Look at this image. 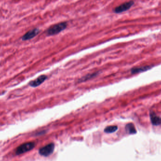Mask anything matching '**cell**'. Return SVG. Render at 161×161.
<instances>
[{
    "label": "cell",
    "mask_w": 161,
    "mask_h": 161,
    "mask_svg": "<svg viewBox=\"0 0 161 161\" xmlns=\"http://www.w3.org/2000/svg\"><path fill=\"white\" fill-rule=\"evenodd\" d=\"M68 26L67 22H62L51 26L46 30V35L48 36L56 35L65 30Z\"/></svg>",
    "instance_id": "obj_1"
},
{
    "label": "cell",
    "mask_w": 161,
    "mask_h": 161,
    "mask_svg": "<svg viewBox=\"0 0 161 161\" xmlns=\"http://www.w3.org/2000/svg\"><path fill=\"white\" fill-rule=\"evenodd\" d=\"M35 147V143L34 142H27L23 144L16 148V155H21L28 152L33 149Z\"/></svg>",
    "instance_id": "obj_2"
},
{
    "label": "cell",
    "mask_w": 161,
    "mask_h": 161,
    "mask_svg": "<svg viewBox=\"0 0 161 161\" xmlns=\"http://www.w3.org/2000/svg\"><path fill=\"white\" fill-rule=\"evenodd\" d=\"M134 4V1H130L124 2V3L119 5L118 6L115 8L113 11L115 13H120L126 12L133 6Z\"/></svg>",
    "instance_id": "obj_3"
},
{
    "label": "cell",
    "mask_w": 161,
    "mask_h": 161,
    "mask_svg": "<svg viewBox=\"0 0 161 161\" xmlns=\"http://www.w3.org/2000/svg\"><path fill=\"white\" fill-rule=\"evenodd\" d=\"M55 145L53 143H50L42 147L39 150V154L42 156H48L53 152Z\"/></svg>",
    "instance_id": "obj_4"
},
{
    "label": "cell",
    "mask_w": 161,
    "mask_h": 161,
    "mask_svg": "<svg viewBox=\"0 0 161 161\" xmlns=\"http://www.w3.org/2000/svg\"><path fill=\"white\" fill-rule=\"evenodd\" d=\"M47 79V76L45 75L40 76L35 80L31 81L29 82V85L33 88H36L41 85Z\"/></svg>",
    "instance_id": "obj_5"
},
{
    "label": "cell",
    "mask_w": 161,
    "mask_h": 161,
    "mask_svg": "<svg viewBox=\"0 0 161 161\" xmlns=\"http://www.w3.org/2000/svg\"><path fill=\"white\" fill-rule=\"evenodd\" d=\"M39 32H40L39 29L37 28H34L26 33L22 37V39L24 41L31 39L36 36L39 34Z\"/></svg>",
    "instance_id": "obj_6"
},
{
    "label": "cell",
    "mask_w": 161,
    "mask_h": 161,
    "mask_svg": "<svg viewBox=\"0 0 161 161\" xmlns=\"http://www.w3.org/2000/svg\"><path fill=\"white\" fill-rule=\"evenodd\" d=\"M152 67V66H149V65L136 67L133 68L131 69V73L133 74L139 73H142V72H144V71H147L149 69H151Z\"/></svg>",
    "instance_id": "obj_7"
},
{
    "label": "cell",
    "mask_w": 161,
    "mask_h": 161,
    "mask_svg": "<svg viewBox=\"0 0 161 161\" xmlns=\"http://www.w3.org/2000/svg\"><path fill=\"white\" fill-rule=\"evenodd\" d=\"M151 122L155 126H158L161 124V118L156 115L154 113L150 114Z\"/></svg>",
    "instance_id": "obj_8"
},
{
    "label": "cell",
    "mask_w": 161,
    "mask_h": 161,
    "mask_svg": "<svg viewBox=\"0 0 161 161\" xmlns=\"http://www.w3.org/2000/svg\"><path fill=\"white\" fill-rule=\"evenodd\" d=\"M99 73L98 72H96V73H93L88 74L82 77L81 79L78 80V83L83 82L86 81L88 80H90V79H93L94 77L97 76L99 74Z\"/></svg>",
    "instance_id": "obj_9"
},
{
    "label": "cell",
    "mask_w": 161,
    "mask_h": 161,
    "mask_svg": "<svg viewBox=\"0 0 161 161\" xmlns=\"http://www.w3.org/2000/svg\"><path fill=\"white\" fill-rule=\"evenodd\" d=\"M125 129L126 131L130 134H134L136 133V129L135 128L134 125L133 123H129L127 124Z\"/></svg>",
    "instance_id": "obj_10"
},
{
    "label": "cell",
    "mask_w": 161,
    "mask_h": 161,
    "mask_svg": "<svg viewBox=\"0 0 161 161\" xmlns=\"http://www.w3.org/2000/svg\"><path fill=\"white\" fill-rule=\"evenodd\" d=\"M118 129V127L116 126H110L106 127L104 129V131L107 133H112L116 131Z\"/></svg>",
    "instance_id": "obj_11"
}]
</instances>
